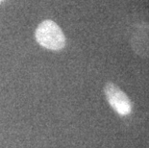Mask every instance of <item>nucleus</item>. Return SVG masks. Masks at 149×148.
I'll return each mask as SVG.
<instances>
[{"instance_id": "nucleus-1", "label": "nucleus", "mask_w": 149, "mask_h": 148, "mask_svg": "<svg viewBox=\"0 0 149 148\" xmlns=\"http://www.w3.org/2000/svg\"><path fill=\"white\" fill-rule=\"evenodd\" d=\"M37 42L43 48L53 51H60L65 46V37L62 29L55 21L43 20L35 31Z\"/></svg>"}, {"instance_id": "nucleus-2", "label": "nucleus", "mask_w": 149, "mask_h": 148, "mask_svg": "<svg viewBox=\"0 0 149 148\" xmlns=\"http://www.w3.org/2000/svg\"><path fill=\"white\" fill-rule=\"evenodd\" d=\"M107 101L110 106L115 110L119 115H128L132 112V103L129 97L112 82H108L104 87Z\"/></svg>"}, {"instance_id": "nucleus-3", "label": "nucleus", "mask_w": 149, "mask_h": 148, "mask_svg": "<svg viewBox=\"0 0 149 148\" xmlns=\"http://www.w3.org/2000/svg\"><path fill=\"white\" fill-rule=\"evenodd\" d=\"M134 52L142 58H149V23L139 24L131 37Z\"/></svg>"}, {"instance_id": "nucleus-4", "label": "nucleus", "mask_w": 149, "mask_h": 148, "mask_svg": "<svg viewBox=\"0 0 149 148\" xmlns=\"http://www.w3.org/2000/svg\"><path fill=\"white\" fill-rule=\"evenodd\" d=\"M2 2H3V0H0V4H1Z\"/></svg>"}]
</instances>
